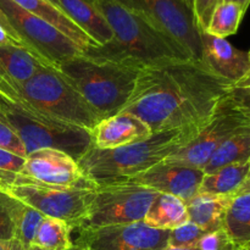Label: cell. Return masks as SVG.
<instances>
[{
  "label": "cell",
  "instance_id": "obj_1",
  "mask_svg": "<svg viewBox=\"0 0 250 250\" xmlns=\"http://www.w3.org/2000/svg\"><path fill=\"white\" fill-rule=\"evenodd\" d=\"M232 87L199 61L144 66L122 111L142 120L153 134L205 125Z\"/></svg>",
  "mask_w": 250,
  "mask_h": 250
},
{
  "label": "cell",
  "instance_id": "obj_2",
  "mask_svg": "<svg viewBox=\"0 0 250 250\" xmlns=\"http://www.w3.org/2000/svg\"><path fill=\"white\" fill-rule=\"evenodd\" d=\"M114 32V39L104 45L83 51L90 58L138 66L160 65L193 60L187 50L143 16L117 0H92Z\"/></svg>",
  "mask_w": 250,
  "mask_h": 250
},
{
  "label": "cell",
  "instance_id": "obj_3",
  "mask_svg": "<svg viewBox=\"0 0 250 250\" xmlns=\"http://www.w3.org/2000/svg\"><path fill=\"white\" fill-rule=\"evenodd\" d=\"M205 125L161 131L146 141L116 149L92 146L77 164L82 175L94 182L126 180L165 161L189 143Z\"/></svg>",
  "mask_w": 250,
  "mask_h": 250
},
{
  "label": "cell",
  "instance_id": "obj_4",
  "mask_svg": "<svg viewBox=\"0 0 250 250\" xmlns=\"http://www.w3.org/2000/svg\"><path fill=\"white\" fill-rule=\"evenodd\" d=\"M55 68L104 119L124 110L141 70L138 66L90 58L83 53Z\"/></svg>",
  "mask_w": 250,
  "mask_h": 250
},
{
  "label": "cell",
  "instance_id": "obj_5",
  "mask_svg": "<svg viewBox=\"0 0 250 250\" xmlns=\"http://www.w3.org/2000/svg\"><path fill=\"white\" fill-rule=\"evenodd\" d=\"M0 94L89 132L104 119L54 66H44L24 82L0 81Z\"/></svg>",
  "mask_w": 250,
  "mask_h": 250
},
{
  "label": "cell",
  "instance_id": "obj_6",
  "mask_svg": "<svg viewBox=\"0 0 250 250\" xmlns=\"http://www.w3.org/2000/svg\"><path fill=\"white\" fill-rule=\"evenodd\" d=\"M0 121L10 127L23 143L27 155L38 149L65 151L76 160L93 146L90 132L51 117L34 107L0 94Z\"/></svg>",
  "mask_w": 250,
  "mask_h": 250
},
{
  "label": "cell",
  "instance_id": "obj_7",
  "mask_svg": "<svg viewBox=\"0 0 250 250\" xmlns=\"http://www.w3.org/2000/svg\"><path fill=\"white\" fill-rule=\"evenodd\" d=\"M97 182L83 177L75 186H49L19 175L14 185L2 190L20 202L38 210L42 215L66 222L72 229H80L95 197Z\"/></svg>",
  "mask_w": 250,
  "mask_h": 250
},
{
  "label": "cell",
  "instance_id": "obj_8",
  "mask_svg": "<svg viewBox=\"0 0 250 250\" xmlns=\"http://www.w3.org/2000/svg\"><path fill=\"white\" fill-rule=\"evenodd\" d=\"M156 195L155 190L126 180L97 182L95 197L80 229L143 221Z\"/></svg>",
  "mask_w": 250,
  "mask_h": 250
},
{
  "label": "cell",
  "instance_id": "obj_9",
  "mask_svg": "<svg viewBox=\"0 0 250 250\" xmlns=\"http://www.w3.org/2000/svg\"><path fill=\"white\" fill-rule=\"evenodd\" d=\"M0 10L27 48L49 65L58 67L63 61L83 53L55 27L26 11L12 0H0Z\"/></svg>",
  "mask_w": 250,
  "mask_h": 250
},
{
  "label": "cell",
  "instance_id": "obj_10",
  "mask_svg": "<svg viewBox=\"0 0 250 250\" xmlns=\"http://www.w3.org/2000/svg\"><path fill=\"white\" fill-rule=\"evenodd\" d=\"M148 20L186 49L194 61L202 62V31L192 7L185 0H117Z\"/></svg>",
  "mask_w": 250,
  "mask_h": 250
},
{
  "label": "cell",
  "instance_id": "obj_11",
  "mask_svg": "<svg viewBox=\"0 0 250 250\" xmlns=\"http://www.w3.org/2000/svg\"><path fill=\"white\" fill-rule=\"evenodd\" d=\"M250 131V124L232 106L227 95L207 125L165 163L203 170L215 151L231 137Z\"/></svg>",
  "mask_w": 250,
  "mask_h": 250
},
{
  "label": "cell",
  "instance_id": "obj_12",
  "mask_svg": "<svg viewBox=\"0 0 250 250\" xmlns=\"http://www.w3.org/2000/svg\"><path fill=\"white\" fill-rule=\"evenodd\" d=\"M73 246L80 250H164L168 233L151 229L143 221L78 229Z\"/></svg>",
  "mask_w": 250,
  "mask_h": 250
},
{
  "label": "cell",
  "instance_id": "obj_13",
  "mask_svg": "<svg viewBox=\"0 0 250 250\" xmlns=\"http://www.w3.org/2000/svg\"><path fill=\"white\" fill-rule=\"evenodd\" d=\"M203 177L204 171L200 168L173 165L163 161L144 172L126 178V181L148 187L158 193L172 194L183 202H188L198 194Z\"/></svg>",
  "mask_w": 250,
  "mask_h": 250
},
{
  "label": "cell",
  "instance_id": "obj_14",
  "mask_svg": "<svg viewBox=\"0 0 250 250\" xmlns=\"http://www.w3.org/2000/svg\"><path fill=\"white\" fill-rule=\"evenodd\" d=\"M20 175L43 185L62 187L77 185L84 177L75 158L53 148L38 149L28 154Z\"/></svg>",
  "mask_w": 250,
  "mask_h": 250
},
{
  "label": "cell",
  "instance_id": "obj_15",
  "mask_svg": "<svg viewBox=\"0 0 250 250\" xmlns=\"http://www.w3.org/2000/svg\"><path fill=\"white\" fill-rule=\"evenodd\" d=\"M202 62L212 73L236 85L250 73L248 53L234 48L225 38L202 32Z\"/></svg>",
  "mask_w": 250,
  "mask_h": 250
},
{
  "label": "cell",
  "instance_id": "obj_16",
  "mask_svg": "<svg viewBox=\"0 0 250 250\" xmlns=\"http://www.w3.org/2000/svg\"><path fill=\"white\" fill-rule=\"evenodd\" d=\"M93 148L116 149L146 141L153 136L142 120L128 112H119L103 119L90 131Z\"/></svg>",
  "mask_w": 250,
  "mask_h": 250
},
{
  "label": "cell",
  "instance_id": "obj_17",
  "mask_svg": "<svg viewBox=\"0 0 250 250\" xmlns=\"http://www.w3.org/2000/svg\"><path fill=\"white\" fill-rule=\"evenodd\" d=\"M12 1L16 2L26 11L31 12L34 16L44 20L49 24L55 27L58 31L71 39L82 51L98 45L60 7L54 5L53 2L48 0H12Z\"/></svg>",
  "mask_w": 250,
  "mask_h": 250
},
{
  "label": "cell",
  "instance_id": "obj_18",
  "mask_svg": "<svg viewBox=\"0 0 250 250\" xmlns=\"http://www.w3.org/2000/svg\"><path fill=\"white\" fill-rule=\"evenodd\" d=\"M60 9L98 45L114 39V32L105 17L90 0H58Z\"/></svg>",
  "mask_w": 250,
  "mask_h": 250
},
{
  "label": "cell",
  "instance_id": "obj_19",
  "mask_svg": "<svg viewBox=\"0 0 250 250\" xmlns=\"http://www.w3.org/2000/svg\"><path fill=\"white\" fill-rule=\"evenodd\" d=\"M44 66H51L23 46L0 45V81L24 82Z\"/></svg>",
  "mask_w": 250,
  "mask_h": 250
},
{
  "label": "cell",
  "instance_id": "obj_20",
  "mask_svg": "<svg viewBox=\"0 0 250 250\" xmlns=\"http://www.w3.org/2000/svg\"><path fill=\"white\" fill-rule=\"evenodd\" d=\"M232 198V195L197 194L186 202L189 222L205 232L221 229Z\"/></svg>",
  "mask_w": 250,
  "mask_h": 250
},
{
  "label": "cell",
  "instance_id": "obj_21",
  "mask_svg": "<svg viewBox=\"0 0 250 250\" xmlns=\"http://www.w3.org/2000/svg\"><path fill=\"white\" fill-rule=\"evenodd\" d=\"M143 222L151 229L171 231L189 222L186 202L172 194L158 193Z\"/></svg>",
  "mask_w": 250,
  "mask_h": 250
},
{
  "label": "cell",
  "instance_id": "obj_22",
  "mask_svg": "<svg viewBox=\"0 0 250 250\" xmlns=\"http://www.w3.org/2000/svg\"><path fill=\"white\" fill-rule=\"evenodd\" d=\"M250 161L225 166L211 173H204L198 194L232 195L236 194L244 181L249 177Z\"/></svg>",
  "mask_w": 250,
  "mask_h": 250
},
{
  "label": "cell",
  "instance_id": "obj_23",
  "mask_svg": "<svg viewBox=\"0 0 250 250\" xmlns=\"http://www.w3.org/2000/svg\"><path fill=\"white\" fill-rule=\"evenodd\" d=\"M224 229L236 249L250 243V193L232 198L224 220Z\"/></svg>",
  "mask_w": 250,
  "mask_h": 250
},
{
  "label": "cell",
  "instance_id": "obj_24",
  "mask_svg": "<svg viewBox=\"0 0 250 250\" xmlns=\"http://www.w3.org/2000/svg\"><path fill=\"white\" fill-rule=\"evenodd\" d=\"M7 195V207L14 224L15 239H17L24 249L28 250L32 247L34 236L38 231L39 225L43 221L44 215L29 205L20 202L9 193Z\"/></svg>",
  "mask_w": 250,
  "mask_h": 250
},
{
  "label": "cell",
  "instance_id": "obj_25",
  "mask_svg": "<svg viewBox=\"0 0 250 250\" xmlns=\"http://www.w3.org/2000/svg\"><path fill=\"white\" fill-rule=\"evenodd\" d=\"M250 161V131L242 132L227 139L210 158L203 171L211 173L219 168Z\"/></svg>",
  "mask_w": 250,
  "mask_h": 250
},
{
  "label": "cell",
  "instance_id": "obj_26",
  "mask_svg": "<svg viewBox=\"0 0 250 250\" xmlns=\"http://www.w3.org/2000/svg\"><path fill=\"white\" fill-rule=\"evenodd\" d=\"M72 231L66 222L44 216L32 246L44 250H68L73 247L71 239Z\"/></svg>",
  "mask_w": 250,
  "mask_h": 250
},
{
  "label": "cell",
  "instance_id": "obj_27",
  "mask_svg": "<svg viewBox=\"0 0 250 250\" xmlns=\"http://www.w3.org/2000/svg\"><path fill=\"white\" fill-rule=\"evenodd\" d=\"M246 10L236 2H221L216 6L208 24L207 33L225 38L236 33Z\"/></svg>",
  "mask_w": 250,
  "mask_h": 250
},
{
  "label": "cell",
  "instance_id": "obj_28",
  "mask_svg": "<svg viewBox=\"0 0 250 250\" xmlns=\"http://www.w3.org/2000/svg\"><path fill=\"white\" fill-rule=\"evenodd\" d=\"M207 233L200 227L192 222H187L186 225L171 229L168 233L167 247L172 248H194L198 242L200 241L204 234Z\"/></svg>",
  "mask_w": 250,
  "mask_h": 250
},
{
  "label": "cell",
  "instance_id": "obj_29",
  "mask_svg": "<svg viewBox=\"0 0 250 250\" xmlns=\"http://www.w3.org/2000/svg\"><path fill=\"white\" fill-rule=\"evenodd\" d=\"M198 250H236L224 227L215 231L207 232L197 244Z\"/></svg>",
  "mask_w": 250,
  "mask_h": 250
},
{
  "label": "cell",
  "instance_id": "obj_30",
  "mask_svg": "<svg viewBox=\"0 0 250 250\" xmlns=\"http://www.w3.org/2000/svg\"><path fill=\"white\" fill-rule=\"evenodd\" d=\"M227 99L250 124V87L233 85L227 94Z\"/></svg>",
  "mask_w": 250,
  "mask_h": 250
},
{
  "label": "cell",
  "instance_id": "obj_31",
  "mask_svg": "<svg viewBox=\"0 0 250 250\" xmlns=\"http://www.w3.org/2000/svg\"><path fill=\"white\" fill-rule=\"evenodd\" d=\"M0 149L11 151V153L23 156V158L27 156L26 149H24V146L21 142V139L2 121H0Z\"/></svg>",
  "mask_w": 250,
  "mask_h": 250
},
{
  "label": "cell",
  "instance_id": "obj_32",
  "mask_svg": "<svg viewBox=\"0 0 250 250\" xmlns=\"http://www.w3.org/2000/svg\"><path fill=\"white\" fill-rule=\"evenodd\" d=\"M221 2L222 0H193V12L200 31H207L212 12Z\"/></svg>",
  "mask_w": 250,
  "mask_h": 250
},
{
  "label": "cell",
  "instance_id": "obj_33",
  "mask_svg": "<svg viewBox=\"0 0 250 250\" xmlns=\"http://www.w3.org/2000/svg\"><path fill=\"white\" fill-rule=\"evenodd\" d=\"M7 193L0 189V241L15 239V229L7 207Z\"/></svg>",
  "mask_w": 250,
  "mask_h": 250
},
{
  "label": "cell",
  "instance_id": "obj_34",
  "mask_svg": "<svg viewBox=\"0 0 250 250\" xmlns=\"http://www.w3.org/2000/svg\"><path fill=\"white\" fill-rule=\"evenodd\" d=\"M24 163H26V158L23 156L0 149V171L20 175L23 170Z\"/></svg>",
  "mask_w": 250,
  "mask_h": 250
},
{
  "label": "cell",
  "instance_id": "obj_35",
  "mask_svg": "<svg viewBox=\"0 0 250 250\" xmlns=\"http://www.w3.org/2000/svg\"><path fill=\"white\" fill-rule=\"evenodd\" d=\"M6 44H15V45H20L26 48L23 44L20 43L19 41H16V39H15L14 37H12L11 34H10L9 32L1 26V24H0V45H6Z\"/></svg>",
  "mask_w": 250,
  "mask_h": 250
},
{
  "label": "cell",
  "instance_id": "obj_36",
  "mask_svg": "<svg viewBox=\"0 0 250 250\" xmlns=\"http://www.w3.org/2000/svg\"><path fill=\"white\" fill-rule=\"evenodd\" d=\"M0 24H1V26L4 27V28L6 29V31L9 32V33L11 34V36L14 37V38L16 39V41H19L20 43H22V44H23L24 46H26V44H24L23 42H22V39L20 38V37H19V34H17L16 32H15V29L12 28V26H11V24H10V22H9V20L6 19V16H5V15H4V12H2L1 10H0ZM26 48H27V46H26ZM27 49H28V48H27Z\"/></svg>",
  "mask_w": 250,
  "mask_h": 250
},
{
  "label": "cell",
  "instance_id": "obj_37",
  "mask_svg": "<svg viewBox=\"0 0 250 250\" xmlns=\"http://www.w3.org/2000/svg\"><path fill=\"white\" fill-rule=\"evenodd\" d=\"M0 250H26L17 239L0 241Z\"/></svg>",
  "mask_w": 250,
  "mask_h": 250
},
{
  "label": "cell",
  "instance_id": "obj_38",
  "mask_svg": "<svg viewBox=\"0 0 250 250\" xmlns=\"http://www.w3.org/2000/svg\"><path fill=\"white\" fill-rule=\"evenodd\" d=\"M246 193H250V177L247 178L246 181H244L243 185L239 187V189L237 190L236 194L234 195H241V194H246ZM233 195V197H234Z\"/></svg>",
  "mask_w": 250,
  "mask_h": 250
},
{
  "label": "cell",
  "instance_id": "obj_39",
  "mask_svg": "<svg viewBox=\"0 0 250 250\" xmlns=\"http://www.w3.org/2000/svg\"><path fill=\"white\" fill-rule=\"evenodd\" d=\"M222 2H236V4L241 5L244 10H248L250 5V0H222Z\"/></svg>",
  "mask_w": 250,
  "mask_h": 250
},
{
  "label": "cell",
  "instance_id": "obj_40",
  "mask_svg": "<svg viewBox=\"0 0 250 250\" xmlns=\"http://www.w3.org/2000/svg\"><path fill=\"white\" fill-rule=\"evenodd\" d=\"M236 87H250V73L244 78L243 81H241L239 83H237Z\"/></svg>",
  "mask_w": 250,
  "mask_h": 250
},
{
  "label": "cell",
  "instance_id": "obj_41",
  "mask_svg": "<svg viewBox=\"0 0 250 250\" xmlns=\"http://www.w3.org/2000/svg\"><path fill=\"white\" fill-rule=\"evenodd\" d=\"M164 250H198L197 247H194V248H172V247H167V248H165Z\"/></svg>",
  "mask_w": 250,
  "mask_h": 250
},
{
  "label": "cell",
  "instance_id": "obj_42",
  "mask_svg": "<svg viewBox=\"0 0 250 250\" xmlns=\"http://www.w3.org/2000/svg\"><path fill=\"white\" fill-rule=\"evenodd\" d=\"M28 250H44V249H41V248H37V247H33V246H32V247H31V248H29ZM68 250H80V249H78V248H77V247H75V246H73V247H72V248H71V249H68Z\"/></svg>",
  "mask_w": 250,
  "mask_h": 250
},
{
  "label": "cell",
  "instance_id": "obj_43",
  "mask_svg": "<svg viewBox=\"0 0 250 250\" xmlns=\"http://www.w3.org/2000/svg\"><path fill=\"white\" fill-rule=\"evenodd\" d=\"M236 250H250V243L247 244V246L241 247V248H237Z\"/></svg>",
  "mask_w": 250,
  "mask_h": 250
},
{
  "label": "cell",
  "instance_id": "obj_44",
  "mask_svg": "<svg viewBox=\"0 0 250 250\" xmlns=\"http://www.w3.org/2000/svg\"><path fill=\"white\" fill-rule=\"evenodd\" d=\"M185 2L188 5V6L192 7V10H193V0H185Z\"/></svg>",
  "mask_w": 250,
  "mask_h": 250
},
{
  "label": "cell",
  "instance_id": "obj_45",
  "mask_svg": "<svg viewBox=\"0 0 250 250\" xmlns=\"http://www.w3.org/2000/svg\"><path fill=\"white\" fill-rule=\"evenodd\" d=\"M48 1L53 2L54 5H56V6H59V1H58V0H48ZM59 7H60V6H59Z\"/></svg>",
  "mask_w": 250,
  "mask_h": 250
},
{
  "label": "cell",
  "instance_id": "obj_46",
  "mask_svg": "<svg viewBox=\"0 0 250 250\" xmlns=\"http://www.w3.org/2000/svg\"><path fill=\"white\" fill-rule=\"evenodd\" d=\"M248 55H249V59H250V51L248 53Z\"/></svg>",
  "mask_w": 250,
  "mask_h": 250
},
{
  "label": "cell",
  "instance_id": "obj_47",
  "mask_svg": "<svg viewBox=\"0 0 250 250\" xmlns=\"http://www.w3.org/2000/svg\"><path fill=\"white\" fill-rule=\"evenodd\" d=\"M249 177H250V172H249ZM249 177H248V178H249Z\"/></svg>",
  "mask_w": 250,
  "mask_h": 250
},
{
  "label": "cell",
  "instance_id": "obj_48",
  "mask_svg": "<svg viewBox=\"0 0 250 250\" xmlns=\"http://www.w3.org/2000/svg\"><path fill=\"white\" fill-rule=\"evenodd\" d=\"M90 1H92V0H90Z\"/></svg>",
  "mask_w": 250,
  "mask_h": 250
}]
</instances>
